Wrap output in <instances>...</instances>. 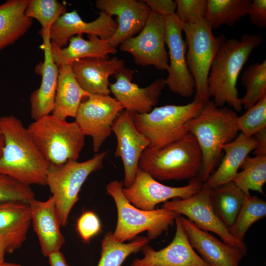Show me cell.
<instances>
[{
    "label": "cell",
    "mask_w": 266,
    "mask_h": 266,
    "mask_svg": "<svg viewBox=\"0 0 266 266\" xmlns=\"http://www.w3.org/2000/svg\"><path fill=\"white\" fill-rule=\"evenodd\" d=\"M35 144L50 165L77 161L85 135L77 123L53 114L33 121L27 128Z\"/></svg>",
    "instance_id": "obj_6"
},
{
    "label": "cell",
    "mask_w": 266,
    "mask_h": 266,
    "mask_svg": "<svg viewBox=\"0 0 266 266\" xmlns=\"http://www.w3.org/2000/svg\"><path fill=\"white\" fill-rule=\"evenodd\" d=\"M212 30L204 18L183 24L187 47L186 61L195 83V97L204 103L209 100L208 77L212 62L224 35L215 36Z\"/></svg>",
    "instance_id": "obj_9"
},
{
    "label": "cell",
    "mask_w": 266,
    "mask_h": 266,
    "mask_svg": "<svg viewBox=\"0 0 266 266\" xmlns=\"http://www.w3.org/2000/svg\"><path fill=\"white\" fill-rule=\"evenodd\" d=\"M245 196L233 181L211 189L214 209L228 228L234 223Z\"/></svg>",
    "instance_id": "obj_30"
},
{
    "label": "cell",
    "mask_w": 266,
    "mask_h": 266,
    "mask_svg": "<svg viewBox=\"0 0 266 266\" xmlns=\"http://www.w3.org/2000/svg\"><path fill=\"white\" fill-rule=\"evenodd\" d=\"M253 25L260 28L266 27V0L251 1L248 14Z\"/></svg>",
    "instance_id": "obj_40"
},
{
    "label": "cell",
    "mask_w": 266,
    "mask_h": 266,
    "mask_svg": "<svg viewBox=\"0 0 266 266\" xmlns=\"http://www.w3.org/2000/svg\"><path fill=\"white\" fill-rule=\"evenodd\" d=\"M96 7L111 16H117V29L108 39L115 48L142 30L151 12L144 0H98Z\"/></svg>",
    "instance_id": "obj_18"
},
{
    "label": "cell",
    "mask_w": 266,
    "mask_h": 266,
    "mask_svg": "<svg viewBox=\"0 0 266 266\" xmlns=\"http://www.w3.org/2000/svg\"><path fill=\"white\" fill-rule=\"evenodd\" d=\"M152 239L148 236H136L125 243L116 241L113 232L106 233L101 240L100 258L97 266H121L126 258L138 252Z\"/></svg>",
    "instance_id": "obj_31"
},
{
    "label": "cell",
    "mask_w": 266,
    "mask_h": 266,
    "mask_svg": "<svg viewBox=\"0 0 266 266\" xmlns=\"http://www.w3.org/2000/svg\"><path fill=\"white\" fill-rule=\"evenodd\" d=\"M165 18V42L169 57L166 85L171 92L182 97H190L195 92V83L187 64L183 24L175 13Z\"/></svg>",
    "instance_id": "obj_14"
},
{
    "label": "cell",
    "mask_w": 266,
    "mask_h": 266,
    "mask_svg": "<svg viewBox=\"0 0 266 266\" xmlns=\"http://www.w3.org/2000/svg\"><path fill=\"white\" fill-rule=\"evenodd\" d=\"M241 82L246 92L241 98L242 106L247 110L266 94V60L250 65L243 72Z\"/></svg>",
    "instance_id": "obj_34"
},
{
    "label": "cell",
    "mask_w": 266,
    "mask_h": 266,
    "mask_svg": "<svg viewBox=\"0 0 266 266\" xmlns=\"http://www.w3.org/2000/svg\"><path fill=\"white\" fill-rule=\"evenodd\" d=\"M257 147V141L254 136L239 133L234 140L223 146L225 155L221 164L203 185L212 189L232 182L245 158Z\"/></svg>",
    "instance_id": "obj_25"
},
{
    "label": "cell",
    "mask_w": 266,
    "mask_h": 266,
    "mask_svg": "<svg viewBox=\"0 0 266 266\" xmlns=\"http://www.w3.org/2000/svg\"><path fill=\"white\" fill-rule=\"evenodd\" d=\"M76 229L82 239L89 241L101 230L100 219L93 212H84L77 221Z\"/></svg>",
    "instance_id": "obj_39"
},
{
    "label": "cell",
    "mask_w": 266,
    "mask_h": 266,
    "mask_svg": "<svg viewBox=\"0 0 266 266\" xmlns=\"http://www.w3.org/2000/svg\"><path fill=\"white\" fill-rule=\"evenodd\" d=\"M31 224L28 203L0 202V237L5 244L6 253H13L22 246Z\"/></svg>",
    "instance_id": "obj_24"
},
{
    "label": "cell",
    "mask_w": 266,
    "mask_h": 266,
    "mask_svg": "<svg viewBox=\"0 0 266 266\" xmlns=\"http://www.w3.org/2000/svg\"><path fill=\"white\" fill-rule=\"evenodd\" d=\"M4 145L0 173L27 185H47L49 164L43 157L28 128L13 115L0 118Z\"/></svg>",
    "instance_id": "obj_1"
},
{
    "label": "cell",
    "mask_w": 266,
    "mask_h": 266,
    "mask_svg": "<svg viewBox=\"0 0 266 266\" xmlns=\"http://www.w3.org/2000/svg\"><path fill=\"white\" fill-rule=\"evenodd\" d=\"M204 104L195 97L187 104H168L155 107L148 113H133V121L150 141V147H162L189 133L187 122L199 113Z\"/></svg>",
    "instance_id": "obj_7"
},
{
    "label": "cell",
    "mask_w": 266,
    "mask_h": 266,
    "mask_svg": "<svg viewBox=\"0 0 266 266\" xmlns=\"http://www.w3.org/2000/svg\"><path fill=\"white\" fill-rule=\"evenodd\" d=\"M0 266H21L19 264L11 263H7V262H5L4 261L3 262L0 263Z\"/></svg>",
    "instance_id": "obj_46"
},
{
    "label": "cell",
    "mask_w": 266,
    "mask_h": 266,
    "mask_svg": "<svg viewBox=\"0 0 266 266\" xmlns=\"http://www.w3.org/2000/svg\"><path fill=\"white\" fill-rule=\"evenodd\" d=\"M175 1V14L183 24L204 18L207 0H176Z\"/></svg>",
    "instance_id": "obj_38"
},
{
    "label": "cell",
    "mask_w": 266,
    "mask_h": 266,
    "mask_svg": "<svg viewBox=\"0 0 266 266\" xmlns=\"http://www.w3.org/2000/svg\"><path fill=\"white\" fill-rule=\"evenodd\" d=\"M6 253L5 244L2 239L0 237V263L4 261V255Z\"/></svg>",
    "instance_id": "obj_44"
},
{
    "label": "cell",
    "mask_w": 266,
    "mask_h": 266,
    "mask_svg": "<svg viewBox=\"0 0 266 266\" xmlns=\"http://www.w3.org/2000/svg\"><path fill=\"white\" fill-rule=\"evenodd\" d=\"M34 198V193L30 186L0 173V202L20 201L29 203Z\"/></svg>",
    "instance_id": "obj_37"
},
{
    "label": "cell",
    "mask_w": 266,
    "mask_h": 266,
    "mask_svg": "<svg viewBox=\"0 0 266 266\" xmlns=\"http://www.w3.org/2000/svg\"><path fill=\"white\" fill-rule=\"evenodd\" d=\"M133 71L125 67L114 75L115 82L110 83V93L126 110L143 114L150 112L156 105L166 85V79L159 78L146 87L140 88L132 83Z\"/></svg>",
    "instance_id": "obj_16"
},
{
    "label": "cell",
    "mask_w": 266,
    "mask_h": 266,
    "mask_svg": "<svg viewBox=\"0 0 266 266\" xmlns=\"http://www.w3.org/2000/svg\"><path fill=\"white\" fill-rule=\"evenodd\" d=\"M48 257L51 266H69L61 251L54 252Z\"/></svg>",
    "instance_id": "obj_43"
},
{
    "label": "cell",
    "mask_w": 266,
    "mask_h": 266,
    "mask_svg": "<svg viewBox=\"0 0 266 266\" xmlns=\"http://www.w3.org/2000/svg\"><path fill=\"white\" fill-rule=\"evenodd\" d=\"M31 214L32 224L37 236L41 253L46 257L60 251L65 244L58 210L53 196L45 201L35 198L28 203Z\"/></svg>",
    "instance_id": "obj_22"
},
{
    "label": "cell",
    "mask_w": 266,
    "mask_h": 266,
    "mask_svg": "<svg viewBox=\"0 0 266 266\" xmlns=\"http://www.w3.org/2000/svg\"><path fill=\"white\" fill-rule=\"evenodd\" d=\"M253 136L257 141V147L254 152L255 156L266 155V128L258 132Z\"/></svg>",
    "instance_id": "obj_42"
},
{
    "label": "cell",
    "mask_w": 266,
    "mask_h": 266,
    "mask_svg": "<svg viewBox=\"0 0 266 266\" xmlns=\"http://www.w3.org/2000/svg\"><path fill=\"white\" fill-rule=\"evenodd\" d=\"M166 18L151 11L142 30L119 46L130 53L139 66H153L160 70H167L169 60L165 48Z\"/></svg>",
    "instance_id": "obj_11"
},
{
    "label": "cell",
    "mask_w": 266,
    "mask_h": 266,
    "mask_svg": "<svg viewBox=\"0 0 266 266\" xmlns=\"http://www.w3.org/2000/svg\"><path fill=\"white\" fill-rule=\"evenodd\" d=\"M210 193L211 189L203 185L200 191L192 196L166 201L162 207L187 216L199 228L214 233L223 241L239 249L245 255L247 251L246 245L231 234L218 216L212 204Z\"/></svg>",
    "instance_id": "obj_10"
},
{
    "label": "cell",
    "mask_w": 266,
    "mask_h": 266,
    "mask_svg": "<svg viewBox=\"0 0 266 266\" xmlns=\"http://www.w3.org/2000/svg\"><path fill=\"white\" fill-rule=\"evenodd\" d=\"M66 12V6L56 0H29L26 9V16L37 20L42 29H50Z\"/></svg>",
    "instance_id": "obj_35"
},
{
    "label": "cell",
    "mask_w": 266,
    "mask_h": 266,
    "mask_svg": "<svg viewBox=\"0 0 266 266\" xmlns=\"http://www.w3.org/2000/svg\"><path fill=\"white\" fill-rule=\"evenodd\" d=\"M266 216V202L258 196L246 195L234 223L229 230L235 238L244 242L249 228Z\"/></svg>",
    "instance_id": "obj_33"
},
{
    "label": "cell",
    "mask_w": 266,
    "mask_h": 266,
    "mask_svg": "<svg viewBox=\"0 0 266 266\" xmlns=\"http://www.w3.org/2000/svg\"><path fill=\"white\" fill-rule=\"evenodd\" d=\"M180 215L178 214L175 218L176 231L172 241L158 251L145 245L141 249L143 257L135 259L132 266H210L191 245Z\"/></svg>",
    "instance_id": "obj_17"
},
{
    "label": "cell",
    "mask_w": 266,
    "mask_h": 266,
    "mask_svg": "<svg viewBox=\"0 0 266 266\" xmlns=\"http://www.w3.org/2000/svg\"><path fill=\"white\" fill-rule=\"evenodd\" d=\"M261 36L245 33L239 39L223 37L211 64L208 80L209 98L219 107L227 104L235 111L242 108L236 87L237 79L252 51L262 42Z\"/></svg>",
    "instance_id": "obj_2"
},
{
    "label": "cell",
    "mask_w": 266,
    "mask_h": 266,
    "mask_svg": "<svg viewBox=\"0 0 266 266\" xmlns=\"http://www.w3.org/2000/svg\"><path fill=\"white\" fill-rule=\"evenodd\" d=\"M180 219L191 245L210 266H239L245 255L241 250L219 240L181 215Z\"/></svg>",
    "instance_id": "obj_21"
},
{
    "label": "cell",
    "mask_w": 266,
    "mask_h": 266,
    "mask_svg": "<svg viewBox=\"0 0 266 266\" xmlns=\"http://www.w3.org/2000/svg\"><path fill=\"white\" fill-rule=\"evenodd\" d=\"M117 22L112 17L100 11L99 16L91 22H85L77 10L62 15L50 30L51 43L60 48L66 46L69 39L77 34L86 33L108 40L116 32Z\"/></svg>",
    "instance_id": "obj_19"
},
{
    "label": "cell",
    "mask_w": 266,
    "mask_h": 266,
    "mask_svg": "<svg viewBox=\"0 0 266 266\" xmlns=\"http://www.w3.org/2000/svg\"><path fill=\"white\" fill-rule=\"evenodd\" d=\"M124 108L109 95L90 94L78 108L75 122L85 136L92 138L93 149L98 153L110 135L112 124Z\"/></svg>",
    "instance_id": "obj_12"
},
{
    "label": "cell",
    "mask_w": 266,
    "mask_h": 266,
    "mask_svg": "<svg viewBox=\"0 0 266 266\" xmlns=\"http://www.w3.org/2000/svg\"><path fill=\"white\" fill-rule=\"evenodd\" d=\"M88 39L83 38L82 34L71 37L68 45L60 48L51 43V53L53 61L59 68L63 65L71 66L74 61L88 58H107L110 54L117 52L116 48L109 44L108 40L96 35H88Z\"/></svg>",
    "instance_id": "obj_26"
},
{
    "label": "cell",
    "mask_w": 266,
    "mask_h": 266,
    "mask_svg": "<svg viewBox=\"0 0 266 266\" xmlns=\"http://www.w3.org/2000/svg\"><path fill=\"white\" fill-rule=\"evenodd\" d=\"M123 181L114 180L106 186L107 194L114 200L117 221L113 236L119 242L132 240L138 234L146 232L147 236L155 239L167 232L175 224L178 215L165 207L144 210L131 204L124 195Z\"/></svg>",
    "instance_id": "obj_5"
},
{
    "label": "cell",
    "mask_w": 266,
    "mask_h": 266,
    "mask_svg": "<svg viewBox=\"0 0 266 266\" xmlns=\"http://www.w3.org/2000/svg\"><path fill=\"white\" fill-rule=\"evenodd\" d=\"M29 0H8L0 5V51L13 44L33 24L25 11Z\"/></svg>",
    "instance_id": "obj_28"
},
{
    "label": "cell",
    "mask_w": 266,
    "mask_h": 266,
    "mask_svg": "<svg viewBox=\"0 0 266 266\" xmlns=\"http://www.w3.org/2000/svg\"><path fill=\"white\" fill-rule=\"evenodd\" d=\"M250 0H207L204 19L213 29L233 26L248 14Z\"/></svg>",
    "instance_id": "obj_29"
},
{
    "label": "cell",
    "mask_w": 266,
    "mask_h": 266,
    "mask_svg": "<svg viewBox=\"0 0 266 266\" xmlns=\"http://www.w3.org/2000/svg\"><path fill=\"white\" fill-rule=\"evenodd\" d=\"M203 186L197 177L181 187L163 184L138 167L135 179L129 188H123L124 195L133 205L140 209L152 210L156 206L170 199H186L200 191Z\"/></svg>",
    "instance_id": "obj_13"
},
{
    "label": "cell",
    "mask_w": 266,
    "mask_h": 266,
    "mask_svg": "<svg viewBox=\"0 0 266 266\" xmlns=\"http://www.w3.org/2000/svg\"><path fill=\"white\" fill-rule=\"evenodd\" d=\"M202 155L191 133L162 147H147L142 153L138 168L160 181L191 179L198 176Z\"/></svg>",
    "instance_id": "obj_4"
},
{
    "label": "cell",
    "mask_w": 266,
    "mask_h": 266,
    "mask_svg": "<svg viewBox=\"0 0 266 266\" xmlns=\"http://www.w3.org/2000/svg\"><path fill=\"white\" fill-rule=\"evenodd\" d=\"M107 153H97L92 158L82 162L69 161L60 165L49 164L47 185L55 198L61 226L67 225L83 184L91 174L102 167Z\"/></svg>",
    "instance_id": "obj_8"
},
{
    "label": "cell",
    "mask_w": 266,
    "mask_h": 266,
    "mask_svg": "<svg viewBox=\"0 0 266 266\" xmlns=\"http://www.w3.org/2000/svg\"><path fill=\"white\" fill-rule=\"evenodd\" d=\"M237 117L233 110L217 106L209 100L198 114L187 122V129L195 137L201 152L202 166L197 177L202 183L213 173L223 146L239 134Z\"/></svg>",
    "instance_id": "obj_3"
},
{
    "label": "cell",
    "mask_w": 266,
    "mask_h": 266,
    "mask_svg": "<svg viewBox=\"0 0 266 266\" xmlns=\"http://www.w3.org/2000/svg\"><path fill=\"white\" fill-rule=\"evenodd\" d=\"M239 132L248 137L253 136L257 133L266 128V94L246 112L237 118Z\"/></svg>",
    "instance_id": "obj_36"
},
{
    "label": "cell",
    "mask_w": 266,
    "mask_h": 266,
    "mask_svg": "<svg viewBox=\"0 0 266 266\" xmlns=\"http://www.w3.org/2000/svg\"><path fill=\"white\" fill-rule=\"evenodd\" d=\"M50 29H41L39 33L42 37L44 58L35 68L41 76L39 87L30 95L31 116L34 121L52 112L56 96L59 68L54 63L51 53Z\"/></svg>",
    "instance_id": "obj_20"
},
{
    "label": "cell",
    "mask_w": 266,
    "mask_h": 266,
    "mask_svg": "<svg viewBox=\"0 0 266 266\" xmlns=\"http://www.w3.org/2000/svg\"><path fill=\"white\" fill-rule=\"evenodd\" d=\"M4 145V137L0 126V158L1 157Z\"/></svg>",
    "instance_id": "obj_45"
},
{
    "label": "cell",
    "mask_w": 266,
    "mask_h": 266,
    "mask_svg": "<svg viewBox=\"0 0 266 266\" xmlns=\"http://www.w3.org/2000/svg\"><path fill=\"white\" fill-rule=\"evenodd\" d=\"M90 95L76 81L71 66L59 67L57 87L52 114L61 119L75 117L81 100Z\"/></svg>",
    "instance_id": "obj_27"
},
{
    "label": "cell",
    "mask_w": 266,
    "mask_h": 266,
    "mask_svg": "<svg viewBox=\"0 0 266 266\" xmlns=\"http://www.w3.org/2000/svg\"><path fill=\"white\" fill-rule=\"evenodd\" d=\"M133 115V113L123 110L112 126V131L117 139L114 154L115 157H120L123 163L124 188H129L133 184L141 155L150 144L148 138L136 129Z\"/></svg>",
    "instance_id": "obj_15"
},
{
    "label": "cell",
    "mask_w": 266,
    "mask_h": 266,
    "mask_svg": "<svg viewBox=\"0 0 266 266\" xmlns=\"http://www.w3.org/2000/svg\"><path fill=\"white\" fill-rule=\"evenodd\" d=\"M152 11L165 17L175 13L176 3L172 0H144Z\"/></svg>",
    "instance_id": "obj_41"
},
{
    "label": "cell",
    "mask_w": 266,
    "mask_h": 266,
    "mask_svg": "<svg viewBox=\"0 0 266 266\" xmlns=\"http://www.w3.org/2000/svg\"><path fill=\"white\" fill-rule=\"evenodd\" d=\"M124 61L117 57L88 58L72 63V73L81 87L89 94L109 95V78L124 66Z\"/></svg>",
    "instance_id": "obj_23"
},
{
    "label": "cell",
    "mask_w": 266,
    "mask_h": 266,
    "mask_svg": "<svg viewBox=\"0 0 266 266\" xmlns=\"http://www.w3.org/2000/svg\"><path fill=\"white\" fill-rule=\"evenodd\" d=\"M233 182L246 196L250 191L264 194L263 186L266 182V155L247 156Z\"/></svg>",
    "instance_id": "obj_32"
}]
</instances>
